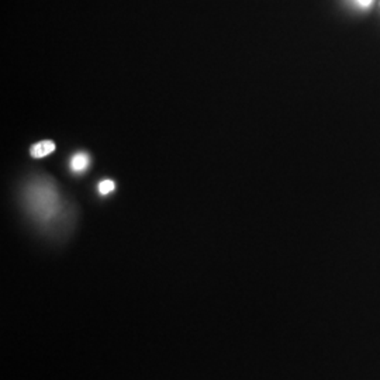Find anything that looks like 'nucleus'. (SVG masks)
<instances>
[{
    "label": "nucleus",
    "instance_id": "f257e3e1",
    "mask_svg": "<svg viewBox=\"0 0 380 380\" xmlns=\"http://www.w3.org/2000/svg\"><path fill=\"white\" fill-rule=\"evenodd\" d=\"M22 200L30 219L44 230L61 226L71 213L59 186L45 173H36L26 180Z\"/></svg>",
    "mask_w": 380,
    "mask_h": 380
},
{
    "label": "nucleus",
    "instance_id": "f03ea898",
    "mask_svg": "<svg viewBox=\"0 0 380 380\" xmlns=\"http://www.w3.org/2000/svg\"><path fill=\"white\" fill-rule=\"evenodd\" d=\"M92 165V156L87 151H76L69 158V170L76 175L82 176L87 172Z\"/></svg>",
    "mask_w": 380,
    "mask_h": 380
},
{
    "label": "nucleus",
    "instance_id": "7ed1b4c3",
    "mask_svg": "<svg viewBox=\"0 0 380 380\" xmlns=\"http://www.w3.org/2000/svg\"><path fill=\"white\" fill-rule=\"evenodd\" d=\"M55 142L51 141V140H44V141H38L36 142L34 145H31L30 148V155L36 159H41V158H45L51 154L55 152Z\"/></svg>",
    "mask_w": 380,
    "mask_h": 380
},
{
    "label": "nucleus",
    "instance_id": "20e7f679",
    "mask_svg": "<svg viewBox=\"0 0 380 380\" xmlns=\"http://www.w3.org/2000/svg\"><path fill=\"white\" fill-rule=\"evenodd\" d=\"M116 190V183L112 179H102L98 183V193L101 196H109Z\"/></svg>",
    "mask_w": 380,
    "mask_h": 380
},
{
    "label": "nucleus",
    "instance_id": "39448f33",
    "mask_svg": "<svg viewBox=\"0 0 380 380\" xmlns=\"http://www.w3.org/2000/svg\"><path fill=\"white\" fill-rule=\"evenodd\" d=\"M358 3H359L362 8H367V6H370L372 0H358Z\"/></svg>",
    "mask_w": 380,
    "mask_h": 380
}]
</instances>
